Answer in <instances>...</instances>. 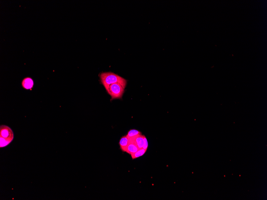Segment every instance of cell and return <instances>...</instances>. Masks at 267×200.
I'll list each match as a JSON object with an SVG mask.
<instances>
[{"instance_id": "1", "label": "cell", "mask_w": 267, "mask_h": 200, "mask_svg": "<svg viewBox=\"0 0 267 200\" xmlns=\"http://www.w3.org/2000/svg\"><path fill=\"white\" fill-rule=\"evenodd\" d=\"M100 77L102 83L107 92L110 85L119 83L125 89L127 83L126 79L111 72L102 73L100 74Z\"/></svg>"}, {"instance_id": "2", "label": "cell", "mask_w": 267, "mask_h": 200, "mask_svg": "<svg viewBox=\"0 0 267 200\" xmlns=\"http://www.w3.org/2000/svg\"><path fill=\"white\" fill-rule=\"evenodd\" d=\"M14 138L12 130L8 126L2 125L0 127V147L3 148L10 144Z\"/></svg>"}, {"instance_id": "3", "label": "cell", "mask_w": 267, "mask_h": 200, "mask_svg": "<svg viewBox=\"0 0 267 200\" xmlns=\"http://www.w3.org/2000/svg\"><path fill=\"white\" fill-rule=\"evenodd\" d=\"M125 92V89L118 83H113L110 86L108 94L111 96L112 99H119L122 97Z\"/></svg>"}, {"instance_id": "4", "label": "cell", "mask_w": 267, "mask_h": 200, "mask_svg": "<svg viewBox=\"0 0 267 200\" xmlns=\"http://www.w3.org/2000/svg\"><path fill=\"white\" fill-rule=\"evenodd\" d=\"M139 149L137 146V144H136L134 140L129 139V143L127 148L126 152L129 154L132 155L137 152Z\"/></svg>"}, {"instance_id": "5", "label": "cell", "mask_w": 267, "mask_h": 200, "mask_svg": "<svg viewBox=\"0 0 267 200\" xmlns=\"http://www.w3.org/2000/svg\"><path fill=\"white\" fill-rule=\"evenodd\" d=\"M22 86L25 89L31 90L34 86L33 79L30 77H26L23 79L22 81Z\"/></svg>"}, {"instance_id": "6", "label": "cell", "mask_w": 267, "mask_h": 200, "mask_svg": "<svg viewBox=\"0 0 267 200\" xmlns=\"http://www.w3.org/2000/svg\"><path fill=\"white\" fill-rule=\"evenodd\" d=\"M129 143V139L126 136H123L119 141V145L122 151L126 152L127 148Z\"/></svg>"}, {"instance_id": "7", "label": "cell", "mask_w": 267, "mask_h": 200, "mask_svg": "<svg viewBox=\"0 0 267 200\" xmlns=\"http://www.w3.org/2000/svg\"><path fill=\"white\" fill-rule=\"evenodd\" d=\"M141 134V132L135 129L130 130L127 135V137L130 140H135L136 138Z\"/></svg>"}, {"instance_id": "8", "label": "cell", "mask_w": 267, "mask_h": 200, "mask_svg": "<svg viewBox=\"0 0 267 200\" xmlns=\"http://www.w3.org/2000/svg\"><path fill=\"white\" fill-rule=\"evenodd\" d=\"M144 136L142 134L140 135L135 139L134 141L137 144L139 149H142L144 145Z\"/></svg>"}, {"instance_id": "9", "label": "cell", "mask_w": 267, "mask_h": 200, "mask_svg": "<svg viewBox=\"0 0 267 200\" xmlns=\"http://www.w3.org/2000/svg\"><path fill=\"white\" fill-rule=\"evenodd\" d=\"M146 150H145V149H144L142 148V149H139L137 152L133 153V154L131 155V156L132 159H133V160H134L135 159L138 158L139 157L143 156V155L145 154V153H146Z\"/></svg>"}, {"instance_id": "10", "label": "cell", "mask_w": 267, "mask_h": 200, "mask_svg": "<svg viewBox=\"0 0 267 200\" xmlns=\"http://www.w3.org/2000/svg\"><path fill=\"white\" fill-rule=\"evenodd\" d=\"M144 145L142 148L145 149V150L147 151L148 148V143L146 137L145 136H144Z\"/></svg>"}]
</instances>
